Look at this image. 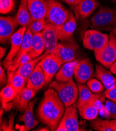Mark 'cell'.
<instances>
[{
	"label": "cell",
	"instance_id": "d6a6232c",
	"mask_svg": "<svg viewBox=\"0 0 116 131\" xmlns=\"http://www.w3.org/2000/svg\"><path fill=\"white\" fill-rule=\"evenodd\" d=\"M105 109L108 119H116V103L111 100L106 101Z\"/></svg>",
	"mask_w": 116,
	"mask_h": 131
},
{
	"label": "cell",
	"instance_id": "30bf717a",
	"mask_svg": "<svg viewBox=\"0 0 116 131\" xmlns=\"http://www.w3.org/2000/svg\"><path fill=\"white\" fill-rule=\"evenodd\" d=\"M76 102L67 107L59 124L63 125L67 131L82 130L80 128Z\"/></svg>",
	"mask_w": 116,
	"mask_h": 131
},
{
	"label": "cell",
	"instance_id": "4fadbf2b",
	"mask_svg": "<svg viewBox=\"0 0 116 131\" xmlns=\"http://www.w3.org/2000/svg\"><path fill=\"white\" fill-rule=\"evenodd\" d=\"M99 6L97 0H80L76 5L73 6V9L76 20L80 19L82 21L88 17Z\"/></svg>",
	"mask_w": 116,
	"mask_h": 131
},
{
	"label": "cell",
	"instance_id": "d6986e66",
	"mask_svg": "<svg viewBox=\"0 0 116 131\" xmlns=\"http://www.w3.org/2000/svg\"><path fill=\"white\" fill-rule=\"evenodd\" d=\"M37 98L31 101L27 108L25 110L23 114L19 117V120L24 123L23 128L22 130L28 131L36 126L38 123V121L35 120L33 117V109L36 103Z\"/></svg>",
	"mask_w": 116,
	"mask_h": 131
},
{
	"label": "cell",
	"instance_id": "d4e9b609",
	"mask_svg": "<svg viewBox=\"0 0 116 131\" xmlns=\"http://www.w3.org/2000/svg\"><path fill=\"white\" fill-rule=\"evenodd\" d=\"M78 87V100L76 102L77 108H79L84 104L91 102L96 97L98 94H93L88 86L83 84H79Z\"/></svg>",
	"mask_w": 116,
	"mask_h": 131
},
{
	"label": "cell",
	"instance_id": "e575fe53",
	"mask_svg": "<svg viewBox=\"0 0 116 131\" xmlns=\"http://www.w3.org/2000/svg\"><path fill=\"white\" fill-rule=\"evenodd\" d=\"M104 94L106 97L116 103V85L111 88L106 89Z\"/></svg>",
	"mask_w": 116,
	"mask_h": 131
},
{
	"label": "cell",
	"instance_id": "7a4b0ae2",
	"mask_svg": "<svg viewBox=\"0 0 116 131\" xmlns=\"http://www.w3.org/2000/svg\"><path fill=\"white\" fill-rule=\"evenodd\" d=\"M91 23L94 29L112 31L116 27V7H100L92 17Z\"/></svg>",
	"mask_w": 116,
	"mask_h": 131
},
{
	"label": "cell",
	"instance_id": "ee69618b",
	"mask_svg": "<svg viewBox=\"0 0 116 131\" xmlns=\"http://www.w3.org/2000/svg\"><path fill=\"white\" fill-rule=\"evenodd\" d=\"M80 0H76V1H75V5H74V6L76 5L77 4H78V3L80 2Z\"/></svg>",
	"mask_w": 116,
	"mask_h": 131
},
{
	"label": "cell",
	"instance_id": "ab89813d",
	"mask_svg": "<svg viewBox=\"0 0 116 131\" xmlns=\"http://www.w3.org/2000/svg\"><path fill=\"white\" fill-rule=\"evenodd\" d=\"M6 51V49L5 48H4L2 47H1V48H0V52H1V59L4 56V55L5 54Z\"/></svg>",
	"mask_w": 116,
	"mask_h": 131
},
{
	"label": "cell",
	"instance_id": "6da1fadb",
	"mask_svg": "<svg viewBox=\"0 0 116 131\" xmlns=\"http://www.w3.org/2000/svg\"><path fill=\"white\" fill-rule=\"evenodd\" d=\"M65 104L57 93L49 88L44 94L37 108V115L40 121L47 126L50 130H56L65 111Z\"/></svg>",
	"mask_w": 116,
	"mask_h": 131
},
{
	"label": "cell",
	"instance_id": "603a6c76",
	"mask_svg": "<svg viewBox=\"0 0 116 131\" xmlns=\"http://www.w3.org/2000/svg\"><path fill=\"white\" fill-rule=\"evenodd\" d=\"M15 18L18 25H20L22 27H27L32 21L27 5V0H21L17 15Z\"/></svg>",
	"mask_w": 116,
	"mask_h": 131
},
{
	"label": "cell",
	"instance_id": "8fae6325",
	"mask_svg": "<svg viewBox=\"0 0 116 131\" xmlns=\"http://www.w3.org/2000/svg\"><path fill=\"white\" fill-rule=\"evenodd\" d=\"M27 27H21L12 35L10 39V49L5 59L3 61L4 66L7 68L9 63L13 60L14 58L19 51L23 41V36L26 31Z\"/></svg>",
	"mask_w": 116,
	"mask_h": 131
},
{
	"label": "cell",
	"instance_id": "83f0119b",
	"mask_svg": "<svg viewBox=\"0 0 116 131\" xmlns=\"http://www.w3.org/2000/svg\"><path fill=\"white\" fill-rule=\"evenodd\" d=\"M45 50V46L43 38L42 32L33 35L32 39V51L35 56L38 57L42 55Z\"/></svg>",
	"mask_w": 116,
	"mask_h": 131
},
{
	"label": "cell",
	"instance_id": "277c9868",
	"mask_svg": "<svg viewBox=\"0 0 116 131\" xmlns=\"http://www.w3.org/2000/svg\"><path fill=\"white\" fill-rule=\"evenodd\" d=\"M70 11L57 0H48V9L45 19L47 24L56 26L58 30L69 19Z\"/></svg>",
	"mask_w": 116,
	"mask_h": 131
},
{
	"label": "cell",
	"instance_id": "8d00e7d4",
	"mask_svg": "<svg viewBox=\"0 0 116 131\" xmlns=\"http://www.w3.org/2000/svg\"><path fill=\"white\" fill-rule=\"evenodd\" d=\"M110 125L113 131H116V120L115 119L110 121Z\"/></svg>",
	"mask_w": 116,
	"mask_h": 131
},
{
	"label": "cell",
	"instance_id": "ba28073f",
	"mask_svg": "<svg viewBox=\"0 0 116 131\" xmlns=\"http://www.w3.org/2000/svg\"><path fill=\"white\" fill-rule=\"evenodd\" d=\"M78 44L74 42H62L58 43L53 52L63 64L76 60L79 56Z\"/></svg>",
	"mask_w": 116,
	"mask_h": 131
},
{
	"label": "cell",
	"instance_id": "ffe728a7",
	"mask_svg": "<svg viewBox=\"0 0 116 131\" xmlns=\"http://www.w3.org/2000/svg\"><path fill=\"white\" fill-rule=\"evenodd\" d=\"M80 61L79 59L64 63L56 74V80L60 82H67L72 79L75 67Z\"/></svg>",
	"mask_w": 116,
	"mask_h": 131
},
{
	"label": "cell",
	"instance_id": "e0dca14e",
	"mask_svg": "<svg viewBox=\"0 0 116 131\" xmlns=\"http://www.w3.org/2000/svg\"><path fill=\"white\" fill-rule=\"evenodd\" d=\"M36 92L33 90L24 87L21 92L17 94L13 100V104L16 108L21 112H24L27 108L29 103L35 97Z\"/></svg>",
	"mask_w": 116,
	"mask_h": 131
},
{
	"label": "cell",
	"instance_id": "5bb4252c",
	"mask_svg": "<svg viewBox=\"0 0 116 131\" xmlns=\"http://www.w3.org/2000/svg\"><path fill=\"white\" fill-rule=\"evenodd\" d=\"M18 24L15 18L10 16L0 18V41L1 44L8 42L15 32V29Z\"/></svg>",
	"mask_w": 116,
	"mask_h": 131
},
{
	"label": "cell",
	"instance_id": "d590c367",
	"mask_svg": "<svg viewBox=\"0 0 116 131\" xmlns=\"http://www.w3.org/2000/svg\"><path fill=\"white\" fill-rule=\"evenodd\" d=\"M0 82H1V86L5 83H7V78L5 75L4 71L2 67L0 68Z\"/></svg>",
	"mask_w": 116,
	"mask_h": 131
},
{
	"label": "cell",
	"instance_id": "f35d334b",
	"mask_svg": "<svg viewBox=\"0 0 116 131\" xmlns=\"http://www.w3.org/2000/svg\"><path fill=\"white\" fill-rule=\"evenodd\" d=\"M62 1L65 2L68 5L73 6L75 4L76 0H62Z\"/></svg>",
	"mask_w": 116,
	"mask_h": 131
},
{
	"label": "cell",
	"instance_id": "3957f363",
	"mask_svg": "<svg viewBox=\"0 0 116 131\" xmlns=\"http://www.w3.org/2000/svg\"><path fill=\"white\" fill-rule=\"evenodd\" d=\"M49 88L54 89L57 93L60 100L68 107L76 102L78 97V87L73 78L67 82L55 81L49 85Z\"/></svg>",
	"mask_w": 116,
	"mask_h": 131
},
{
	"label": "cell",
	"instance_id": "cb8c5ba5",
	"mask_svg": "<svg viewBox=\"0 0 116 131\" xmlns=\"http://www.w3.org/2000/svg\"><path fill=\"white\" fill-rule=\"evenodd\" d=\"M48 53H45L35 59H33L29 62L21 65L16 71L17 73L22 76L27 81V80L30 74L32 73L35 68L39 62L43 59Z\"/></svg>",
	"mask_w": 116,
	"mask_h": 131
},
{
	"label": "cell",
	"instance_id": "1f68e13d",
	"mask_svg": "<svg viewBox=\"0 0 116 131\" xmlns=\"http://www.w3.org/2000/svg\"><path fill=\"white\" fill-rule=\"evenodd\" d=\"M87 86L93 93L95 94H99L101 93L104 90L105 87L101 82L95 78H92L89 80L87 83Z\"/></svg>",
	"mask_w": 116,
	"mask_h": 131
},
{
	"label": "cell",
	"instance_id": "4316f807",
	"mask_svg": "<svg viewBox=\"0 0 116 131\" xmlns=\"http://www.w3.org/2000/svg\"><path fill=\"white\" fill-rule=\"evenodd\" d=\"M1 100L3 108L5 109H8L9 102L13 101L17 95V92L11 85H7L1 91Z\"/></svg>",
	"mask_w": 116,
	"mask_h": 131
},
{
	"label": "cell",
	"instance_id": "5b68a950",
	"mask_svg": "<svg viewBox=\"0 0 116 131\" xmlns=\"http://www.w3.org/2000/svg\"><path fill=\"white\" fill-rule=\"evenodd\" d=\"M96 60L103 67L110 69L116 61V37L111 31L108 43L103 48L94 51Z\"/></svg>",
	"mask_w": 116,
	"mask_h": 131
},
{
	"label": "cell",
	"instance_id": "bcb514c9",
	"mask_svg": "<svg viewBox=\"0 0 116 131\" xmlns=\"http://www.w3.org/2000/svg\"><path fill=\"white\" fill-rule=\"evenodd\" d=\"M115 85H116V82H115Z\"/></svg>",
	"mask_w": 116,
	"mask_h": 131
},
{
	"label": "cell",
	"instance_id": "f6af8a7d",
	"mask_svg": "<svg viewBox=\"0 0 116 131\" xmlns=\"http://www.w3.org/2000/svg\"><path fill=\"white\" fill-rule=\"evenodd\" d=\"M111 1L113 4H116V0H111Z\"/></svg>",
	"mask_w": 116,
	"mask_h": 131
},
{
	"label": "cell",
	"instance_id": "f1b7e54d",
	"mask_svg": "<svg viewBox=\"0 0 116 131\" xmlns=\"http://www.w3.org/2000/svg\"><path fill=\"white\" fill-rule=\"evenodd\" d=\"M91 127L98 131H113L110 125V121L102 120L99 117L92 120L90 123Z\"/></svg>",
	"mask_w": 116,
	"mask_h": 131
},
{
	"label": "cell",
	"instance_id": "9c48e42d",
	"mask_svg": "<svg viewBox=\"0 0 116 131\" xmlns=\"http://www.w3.org/2000/svg\"><path fill=\"white\" fill-rule=\"evenodd\" d=\"M95 75L94 68L88 58L80 60L75 67L74 76L79 84L86 83Z\"/></svg>",
	"mask_w": 116,
	"mask_h": 131
},
{
	"label": "cell",
	"instance_id": "b9f144b4",
	"mask_svg": "<svg viewBox=\"0 0 116 131\" xmlns=\"http://www.w3.org/2000/svg\"><path fill=\"white\" fill-rule=\"evenodd\" d=\"M112 31L113 32V33L114 34V35L115 37H116V27H115V28H114L112 30Z\"/></svg>",
	"mask_w": 116,
	"mask_h": 131
},
{
	"label": "cell",
	"instance_id": "ac0fdd59",
	"mask_svg": "<svg viewBox=\"0 0 116 131\" xmlns=\"http://www.w3.org/2000/svg\"><path fill=\"white\" fill-rule=\"evenodd\" d=\"M45 85V76L42 69L39 65H37L28 78L26 87L37 93Z\"/></svg>",
	"mask_w": 116,
	"mask_h": 131
},
{
	"label": "cell",
	"instance_id": "7c38bea8",
	"mask_svg": "<svg viewBox=\"0 0 116 131\" xmlns=\"http://www.w3.org/2000/svg\"><path fill=\"white\" fill-rule=\"evenodd\" d=\"M42 32L45 46V52L48 54L53 53L58 43V29L53 25L47 24Z\"/></svg>",
	"mask_w": 116,
	"mask_h": 131
},
{
	"label": "cell",
	"instance_id": "2e32d148",
	"mask_svg": "<svg viewBox=\"0 0 116 131\" xmlns=\"http://www.w3.org/2000/svg\"><path fill=\"white\" fill-rule=\"evenodd\" d=\"M77 25L76 17L71 11L69 19L59 30L58 39L62 42H74L73 33Z\"/></svg>",
	"mask_w": 116,
	"mask_h": 131
},
{
	"label": "cell",
	"instance_id": "7bdbcfd3",
	"mask_svg": "<svg viewBox=\"0 0 116 131\" xmlns=\"http://www.w3.org/2000/svg\"><path fill=\"white\" fill-rule=\"evenodd\" d=\"M48 130V129L47 128H41V129H40L39 130Z\"/></svg>",
	"mask_w": 116,
	"mask_h": 131
},
{
	"label": "cell",
	"instance_id": "f546056e",
	"mask_svg": "<svg viewBox=\"0 0 116 131\" xmlns=\"http://www.w3.org/2000/svg\"><path fill=\"white\" fill-rule=\"evenodd\" d=\"M47 23L45 19L32 20L27 26L33 35L42 32L47 26Z\"/></svg>",
	"mask_w": 116,
	"mask_h": 131
},
{
	"label": "cell",
	"instance_id": "60d3db41",
	"mask_svg": "<svg viewBox=\"0 0 116 131\" xmlns=\"http://www.w3.org/2000/svg\"><path fill=\"white\" fill-rule=\"evenodd\" d=\"M3 111H3V109L1 108V122H2V114H3Z\"/></svg>",
	"mask_w": 116,
	"mask_h": 131
},
{
	"label": "cell",
	"instance_id": "484cf974",
	"mask_svg": "<svg viewBox=\"0 0 116 131\" xmlns=\"http://www.w3.org/2000/svg\"><path fill=\"white\" fill-rule=\"evenodd\" d=\"M7 84L11 85L16 91L17 95L19 94L24 88L27 81L20 75L18 74L16 71H8Z\"/></svg>",
	"mask_w": 116,
	"mask_h": 131
},
{
	"label": "cell",
	"instance_id": "7402d4cb",
	"mask_svg": "<svg viewBox=\"0 0 116 131\" xmlns=\"http://www.w3.org/2000/svg\"><path fill=\"white\" fill-rule=\"evenodd\" d=\"M32 37L33 34L30 31V30L28 28H27L23 36V41L21 44V48L17 55L14 58L13 60L9 63L8 67H9L11 64L17 63L23 56L28 53V52H29L31 50Z\"/></svg>",
	"mask_w": 116,
	"mask_h": 131
},
{
	"label": "cell",
	"instance_id": "9a60e30c",
	"mask_svg": "<svg viewBox=\"0 0 116 131\" xmlns=\"http://www.w3.org/2000/svg\"><path fill=\"white\" fill-rule=\"evenodd\" d=\"M27 5L32 20L46 19L48 0H27Z\"/></svg>",
	"mask_w": 116,
	"mask_h": 131
},
{
	"label": "cell",
	"instance_id": "74e56055",
	"mask_svg": "<svg viewBox=\"0 0 116 131\" xmlns=\"http://www.w3.org/2000/svg\"><path fill=\"white\" fill-rule=\"evenodd\" d=\"M109 69L112 74L116 75V61L111 65Z\"/></svg>",
	"mask_w": 116,
	"mask_h": 131
},
{
	"label": "cell",
	"instance_id": "836d02e7",
	"mask_svg": "<svg viewBox=\"0 0 116 131\" xmlns=\"http://www.w3.org/2000/svg\"><path fill=\"white\" fill-rule=\"evenodd\" d=\"M14 0H0V12L1 14H8L13 9Z\"/></svg>",
	"mask_w": 116,
	"mask_h": 131
},
{
	"label": "cell",
	"instance_id": "52a82bcc",
	"mask_svg": "<svg viewBox=\"0 0 116 131\" xmlns=\"http://www.w3.org/2000/svg\"><path fill=\"white\" fill-rule=\"evenodd\" d=\"M62 64H63L62 62L53 53L47 54L37 64L42 69L44 74L45 85L51 82Z\"/></svg>",
	"mask_w": 116,
	"mask_h": 131
},
{
	"label": "cell",
	"instance_id": "4dcf8cb0",
	"mask_svg": "<svg viewBox=\"0 0 116 131\" xmlns=\"http://www.w3.org/2000/svg\"><path fill=\"white\" fill-rule=\"evenodd\" d=\"M37 58V57L35 56V54L33 53L32 51H30L29 52L26 54H25L24 56H23L20 60L16 63L10 65L9 67L7 68V71L9 72L11 71H15L17 70L23 64L26 63L27 62H29V61L35 59Z\"/></svg>",
	"mask_w": 116,
	"mask_h": 131
},
{
	"label": "cell",
	"instance_id": "44dd1931",
	"mask_svg": "<svg viewBox=\"0 0 116 131\" xmlns=\"http://www.w3.org/2000/svg\"><path fill=\"white\" fill-rule=\"evenodd\" d=\"M95 75L106 89L111 88L116 85L115 78L111 72L107 71L102 65L99 64L96 65Z\"/></svg>",
	"mask_w": 116,
	"mask_h": 131
},
{
	"label": "cell",
	"instance_id": "8992f818",
	"mask_svg": "<svg viewBox=\"0 0 116 131\" xmlns=\"http://www.w3.org/2000/svg\"><path fill=\"white\" fill-rule=\"evenodd\" d=\"M109 36L93 29L85 32L83 37V46L88 50L94 51L104 47L108 42Z\"/></svg>",
	"mask_w": 116,
	"mask_h": 131
}]
</instances>
